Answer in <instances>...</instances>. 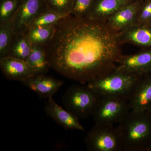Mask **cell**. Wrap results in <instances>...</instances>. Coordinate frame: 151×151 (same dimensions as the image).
Masks as SVG:
<instances>
[{"label": "cell", "instance_id": "obj_1", "mask_svg": "<svg viewBox=\"0 0 151 151\" xmlns=\"http://www.w3.org/2000/svg\"><path fill=\"white\" fill-rule=\"evenodd\" d=\"M122 45L119 32L106 21L69 14L57 23L43 46L50 68L86 84L116 69Z\"/></svg>", "mask_w": 151, "mask_h": 151}, {"label": "cell", "instance_id": "obj_2", "mask_svg": "<svg viewBox=\"0 0 151 151\" xmlns=\"http://www.w3.org/2000/svg\"><path fill=\"white\" fill-rule=\"evenodd\" d=\"M116 127L123 151L151 148V116L147 111H130Z\"/></svg>", "mask_w": 151, "mask_h": 151}, {"label": "cell", "instance_id": "obj_3", "mask_svg": "<svg viewBox=\"0 0 151 151\" xmlns=\"http://www.w3.org/2000/svg\"><path fill=\"white\" fill-rule=\"evenodd\" d=\"M141 76L116 68L86 84L100 97H117L129 102Z\"/></svg>", "mask_w": 151, "mask_h": 151}, {"label": "cell", "instance_id": "obj_4", "mask_svg": "<svg viewBox=\"0 0 151 151\" xmlns=\"http://www.w3.org/2000/svg\"><path fill=\"white\" fill-rule=\"evenodd\" d=\"M100 97L87 84H75L68 87L62 100L65 109L79 120H85L93 116Z\"/></svg>", "mask_w": 151, "mask_h": 151}, {"label": "cell", "instance_id": "obj_5", "mask_svg": "<svg viewBox=\"0 0 151 151\" xmlns=\"http://www.w3.org/2000/svg\"><path fill=\"white\" fill-rule=\"evenodd\" d=\"M90 151H123L119 132L114 125L95 124L84 139Z\"/></svg>", "mask_w": 151, "mask_h": 151}, {"label": "cell", "instance_id": "obj_6", "mask_svg": "<svg viewBox=\"0 0 151 151\" xmlns=\"http://www.w3.org/2000/svg\"><path fill=\"white\" fill-rule=\"evenodd\" d=\"M129 102L117 97H101L93 114L95 124H119L130 112Z\"/></svg>", "mask_w": 151, "mask_h": 151}, {"label": "cell", "instance_id": "obj_7", "mask_svg": "<svg viewBox=\"0 0 151 151\" xmlns=\"http://www.w3.org/2000/svg\"><path fill=\"white\" fill-rule=\"evenodd\" d=\"M47 10L43 0H23L15 16L14 35L26 34L35 19Z\"/></svg>", "mask_w": 151, "mask_h": 151}, {"label": "cell", "instance_id": "obj_8", "mask_svg": "<svg viewBox=\"0 0 151 151\" xmlns=\"http://www.w3.org/2000/svg\"><path fill=\"white\" fill-rule=\"evenodd\" d=\"M0 68L8 80L23 82L40 74L26 60L11 56L0 58Z\"/></svg>", "mask_w": 151, "mask_h": 151}, {"label": "cell", "instance_id": "obj_9", "mask_svg": "<svg viewBox=\"0 0 151 151\" xmlns=\"http://www.w3.org/2000/svg\"><path fill=\"white\" fill-rule=\"evenodd\" d=\"M120 70L142 76L151 72V50L121 55L117 63Z\"/></svg>", "mask_w": 151, "mask_h": 151}, {"label": "cell", "instance_id": "obj_10", "mask_svg": "<svg viewBox=\"0 0 151 151\" xmlns=\"http://www.w3.org/2000/svg\"><path fill=\"white\" fill-rule=\"evenodd\" d=\"M44 111L47 116L51 118L64 129L84 131V127L80 124L79 119L58 105L52 97L47 98Z\"/></svg>", "mask_w": 151, "mask_h": 151}, {"label": "cell", "instance_id": "obj_11", "mask_svg": "<svg viewBox=\"0 0 151 151\" xmlns=\"http://www.w3.org/2000/svg\"><path fill=\"white\" fill-rule=\"evenodd\" d=\"M144 1L134 0L120 9L106 20L109 26L119 32L134 24Z\"/></svg>", "mask_w": 151, "mask_h": 151}, {"label": "cell", "instance_id": "obj_12", "mask_svg": "<svg viewBox=\"0 0 151 151\" xmlns=\"http://www.w3.org/2000/svg\"><path fill=\"white\" fill-rule=\"evenodd\" d=\"M24 86L43 99L52 97L63 84V81L45 74H39L22 82Z\"/></svg>", "mask_w": 151, "mask_h": 151}, {"label": "cell", "instance_id": "obj_13", "mask_svg": "<svg viewBox=\"0 0 151 151\" xmlns=\"http://www.w3.org/2000/svg\"><path fill=\"white\" fill-rule=\"evenodd\" d=\"M130 111H147L151 105V75L141 76L129 101Z\"/></svg>", "mask_w": 151, "mask_h": 151}, {"label": "cell", "instance_id": "obj_14", "mask_svg": "<svg viewBox=\"0 0 151 151\" xmlns=\"http://www.w3.org/2000/svg\"><path fill=\"white\" fill-rule=\"evenodd\" d=\"M119 33L122 45L131 44L136 46L151 47V25H133Z\"/></svg>", "mask_w": 151, "mask_h": 151}, {"label": "cell", "instance_id": "obj_15", "mask_svg": "<svg viewBox=\"0 0 151 151\" xmlns=\"http://www.w3.org/2000/svg\"><path fill=\"white\" fill-rule=\"evenodd\" d=\"M134 0H94L87 17L106 21L116 12Z\"/></svg>", "mask_w": 151, "mask_h": 151}, {"label": "cell", "instance_id": "obj_16", "mask_svg": "<svg viewBox=\"0 0 151 151\" xmlns=\"http://www.w3.org/2000/svg\"><path fill=\"white\" fill-rule=\"evenodd\" d=\"M32 49L27 35H14L11 42L9 56L26 60Z\"/></svg>", "mask_w": 151, "mask_h": 151}, {"label": "cell", "instance_id": "obj_17", "mask_svg": "<svg viewBox=\"0 0 151 151\" xmlns=\"http://www.w3.org/2000/svg\"><path fill=\"white\" fill-rule=\"evenodd\" d=\"M26 61L40 74H45L50 68L42 45H32L31 51Z\"/></svg>", "mask_w": 151, "mask_h": 151}, {"label": "cell", "instance_id": "obj_18", "mask_svg": "<svg viewBox=\"0 0 151 151\" xmlns=\"http://www.w3.org/2000/svg\"><path fill=\"white\" fill-rule=\"evenodd\" d=\"M15 16L10 19L0 23V58L9 56L14 35Z\"/></svg>", "mask_w": 151, "mask_h": 151}, {"label": "cell", "instance_id": "obj_19", "mask_svg": "<svg viewBox=\"0 0 151 151\" xmlns=\"http://www.w3.org/2000/svg\"><path fill=\"white\" fill-rule=\"evenodd\" d=\"M55 25L47 27H35L29 29L26 35L31 44L43 46L47 43L53 36Z\"/></svg>", "mask_w": 151, "mask_h": 151}, {"label": "cell", "instance_id": "obj_20", "mask_svg": "<svg viewBox=\"0 0 151 151\" xmlns=\"http://www.w3.org/2000/svg\"><path fill=\"white\" fill-rule=\"evenodd\" d=\"M23 0H0V23L16 14Z\"/></svg>", "mask_w": 151, "mask_h": 151}, {"label": "cell", "instance_id": "obj_21", "mask_svg": "<svg viewBox=\"0 0 151 151\" xmlns=\"http://www.w3.org/2000/svg\"><path fill=\"white\" fill-rule=\"evenodd\" d=\"M67 16L47 10L42 13L35 19L30 29L35 27H47L54 25L61 19Z\"/></svg>", "mask_w": 151, "mask_h": 151}, {"label": "cell", "instance_id": "obj_22", "mask_svg": "<svg viewBox=\"0 0 151 151\" xmlns=\"http://www.w3.org/2000/svg\"><path fill=\"white\" fill-rule=\"evenodd\" d=\"M48 10L68 15L70 14L74 0H43Z\"/></svg>", "mask_w": 151, "mask_h": 151}, {"label": "cell", "instance_id": "obj_23", "mask_svg": "<svg viewBox=\"0 0 151 151\" xmlns=\"http://www.w3.org/2000/svg\"><path fill=\"white\" fill-rule=\"evenodd\" d=\"M94 1V0H74L70 14L78 17H87Z\"/></svg>", "mask_w": 151, "mask_h": 151}, {"label": "cell", "instance_id": "obj_24", "mask_svg": "<svg viewBox=\"0 0 151 151\" xmlns=\"http://www.w3.org/2000/svg\"><path fill=\"white\" fill-rule=\"evenodd\" d=\"M151 22V0H144L139 10L134 25H150Z\"/></svg>", "mask_w": 151, "mask_h": 151}, {"label": "cell", "instance_id": "obj_25", "mask_svg": "<svg viewBox=\"0 0 151 151\" xmlns=\"http://www.w3.org/2000/svg\"><path fill=\"white\" fill-rule=\"evenodd\" d=\"M147 111V112H148L149 113H150V115L151 116V105L150 107V108H149L148 111Z\"/></svg>", "mask_w": 151, "mask_h": 151}, {"label": "cell", "instance_id": "obj_26", "mask_svg": "<svg viewBox=\"0 0 151 151\" xmlns=\"http://www.w3.org/2000/svg\"><path fill=\"white\" fill-rule=\"evenodd\" d=\"M150 25H151V22Z\"/></svg>", "mask_w": 151, "mask_h": 151}]
</instances>
